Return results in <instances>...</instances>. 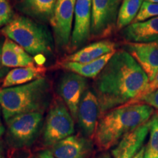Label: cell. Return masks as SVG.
Returning <instances> with one entry per match:
<instances>
[{"mask_svg": "<svg viewBox=\"0 0 158 158\" xmlns=\"http://www.w3.org/2000/svg\"><path fill=\"white\" fill-rule=\"evenodd\" d=\"M2 32L30 55L49 54L54 49L52 36L48 29L25 16L13 17Z\"/></svg>", "mask_w": 158, "mask_h": 158, "instance_id": "obj_4", "label": "cell"}, {"mask_svg": "<svg viewBox=\"0 0 158 158\" xmlns=\"http://www.w3.org/2000/svg\"><path fill=\"white\" fill-rule=\"evenodd\" d=\"M2 45L0 44V66L2 64Z\"/></svg>", "mask_w": 158, "mask_h": 158, "instance_id": "obj_32", "label": "cell"}, {"mask_svg": "<svg viewBox=\"0 0 158 158\" xmlns=\"http://www.w3.org/2000/svg\"><path fill=\"white\" fill-rule=\"evenodd\" d=\"M144 151H145V147H143L141 150H140L139 152H138L133 158H143Z\"/></svg>", "mask_w": 158, "mask_h": 158, "instance_id": "obj_30", "label": "cell"}, {"mask_svg": "<svg viewBox=\"0 0 158 158\" xmlns=\"http://www.w3.org/2000/svg\"><path fill=\"white\" fill-rule=\"evenodd\" d=\"M86 89V78L75 73H65L59 81V94L74 120H77L78 106Z\"/></svg>", "mask_w": 158, "mask_h": 158, "instance_id": "obj_9", "label": "cell"}, {"mask_svg": "<svg viewBox=\"0 0 158 158\" xmlns=\"http://www.w3.org/2000/svg\"><path fill=\"white\" fill-rule=\"evenodd\" d=\"M0 158H5L3 155V152H2V148L0 146Z\"/></svg>", "mask_w": 158, "mask_h": 158, "instance_id": "obj_33", "label": "cell"}, {"mask_svg": "<svg viewBox=\"0 0 158 158\" xmlns=\"http://www.w3.org/2000/svg\"><path fill=\"white\" fill-rule=\"evenodd\" d=\"M100 117V103L95 93L86 90L79 104L77 116L79 127L85 137L94 138Z\"/></svg>", "mask_w": 158, "mask_h": 158, "instance_id": "obj_10", "label": "cell"}, {"mask_svg": "<svg viewBox=\"0 0 158 158\" xmlns=\"http://www.w3.org/2000/svg\"><path fill=\"white\" fill-rule=\"evenodd\" d=\"M124 40L130 43H151L158 41V17L141 22L132 23L122 31Z\"/></svg>", "mask_w": 158, "mask_h": 158, "instance_id": "obj_15", "label": "cell"}, {"mask_svg": "<svg viewBox=\"0 0 158 158\" xmlns=\"http://www.w3.org/2000/svg\"><path fill=\"white\" fill-rule=\"evenodd\" d=\"M74 119L70 110L60 100L51 104L44 124L43 142L45 147H52L57 142L74 133Z\"/></svg>", "mask_w": 158, "mask_h": 158, "instance_id": "obj_6", "label": "cell"}, {"mask_svg": "<svg viewBox=\"0 0 158 158\" xmlns=\"http://www.w3.org/2000/svg\"><path fill=\"white\" fill-rule=\"evenodd\" d=\"M13 158H39L38 156L35 155L34 154L27 151L26 149H23L21 151L18 152Z\"/></svg>", "mask_w": 158, "mask_h": 158, "instance_id": "obj_27", "label": "cell"}, {"mask_svg": "<svg viewBox=\"0 0 158 158\" xmlns=\"http://www.w3.org/2000/svg\"><path fill=\"white\" fill-rule=\"evenodd\" d=\"M45 68L41 66L24 67L11 70L4 79L2 88L13 87L28 84L44 77Z\"/></svg>", "mask_w": 158, "mask_h": 158, "instance_id": "obj_19", "label": "cell"}, {"mask_svg": "<svg viewBox=\"0 0 158 158\" xmlns=\"http://www.w3.org/2000/svg\"><path fill=\"white\" fill-rule=\"evenodd\" d=\"M116 43L109 40H101L92 43L73 54L68 55L63 62L87 63L96 60L104 55L116 51Z\"/></svg>", "mask_w": 158, "mask_h": 158, "instance_id": "obj_17", "label": "cell"}, {"mask_svg": "<svg viewBox=\"0 0 158 158\" xmlns=\"http://www.w3.org/2000/svg\"><path fill=\"white\" fill-rule=\"evenodd\" d=\"M92 0H76L74 27L70 40L72 51L82 46L91 37Z\"/></svg>", "mask_w": 158, "mask_h": 158, "instance_id": "obj_11", "label": "cell"}, {"mask_svg": "<svg viewBox=\"0 0 158 158\" xmlns=\"http://www.w3.org/2000/svg\"><path fill=\"white\" fill-rule=\"evenodd\" d=\"M76 0H57L50 19L56 44L61 48L70 44Z\"/></svg>", "mask_w": 158, "mask_h": 158, "instance_id": "obj_8", "label": "cell"}, {"mask_svg": "<svg viewBox=\"0 0 158 158\" xmlns=\"http://www.w3.org/2000/svg\"><path fill=\"white\" fill-rule=\"evenodd\" d=\"M150 136L143 158H158V113L151 118Z\"/></svg>", "mask_w": 158, "mask_h": 158, "instance_id": "obj_22", "label": "cell"}, {"mask_svg": "<svg viewBox=\"0 0 158 158\" xmlns=\"http://www.w3.org/2000/svg\"><path fill=\"white\" fill-rule=\"evenodd\" d=\"M122 0H92L91 36L103 38L116 29V21Z\"/></svg>", "mask_w": 158, "mask_h": 158, "instance_id": "obj_7", "label": "cell"}, {"mask_svg": "<svg viewBox=\"0 0 158 158\" xmlns=\"http://www.w3.org/2000/svg\"><path fill=\"white\" fill-rule=\"evenodd\" d=\"M51 100V86L45 77L21 86L0 89V108L5 121L19 114H43Z\"/></svg>", "mask_w": 158, "mask_h": 158, "instance_id": "obj_3", "label": "cell"}, {"mask_svg": "<svg viewBox=\"0 0 158 158\" xmlns=\"http://www.w3.org/2000/svg\"><path fill=\"white\" fill-rule=\"evenodd\" d=\"M9 0H0V27L6 26L13 18Z\"/></svg>", "mask_w": 158, "mask_h": 158, "instance_id": "obj_24", "label": "cell"}, {"mask_svg": "<svg viewBox=\"0 0 158 158\" xmlns=\"http://www.w3.org/2000/svg\"><path fill=\"white\" fill-rule=\"evenodd\" d=\"M145 1L149 2H152V3H158V0H145Z\"/></svg>", "mask_w": 158, "mask_h": 158, "instance_id": "obj_34", "label": "cell"}, {"mask_svg": "<svg viewBox=\"0 0 158 158\" xmlns=\"http://www.w3.org/2000/svg\"><path fill=\"white\" fill-rule=\"evenodd\" d=\"M92 148V143L89 138L70 135L57 142L49 150L55 158H88Z\"/></svg>", "mask_w": 158, "mask_h": 158, "instance_id": "obj_13", "label": "cell"}, {"mask_svg": "<svg viewBox=\"0 0 158 158\" xmlns=\"http://www.w3.org/2000/svg\"><path fill=\"white\" fill-rule=\"evenodd\" d=\"M151 119L123 136L117 146L112 150L114 158H133L143 147L149 133Z\"/></svg>", "mask_w": 158, "mask_h": 158, "instance_id": "obj_14", "label": "cell"}, {"mask_svg": "<svg viewBox=\"0 0 158 158\" xmlns=\"http://www.w3.org/2000/svg\"><path fill=\"white\" fill-rule=\"evenodd\" d=\"M154 113L151 106L135 104L120 106L106 112L98 122L94 142L106 151L117 144L122 137L149 121Z\"/></svg>", "mask_w": 158, "mask_h": 158, "instance_id": "obj_2", "label": "cell"}, {"mask_svg": "<svg viewBox=\"0 0 158 158\" xmlns=\"http://www.w3.org/2000/svg\"><path fill=\"white\" fill-rule=\"evenodd\" d=\"M158 17V3L149 2L143 1L141 9L133 23L141 22L149 19Z\"/></svg>", "mask_w": 158, "mask_h": 158, "instance_id": "obj_23", "label": "cell"}, {"mask_svg": "<svg viewBox=\"0 0 158 158\" xmlns=\"http://www.w3.org/2000/svg\"><path fill=\"white\" fill-rule=\"evenodd\" d=\"M126 50L135 59L152 81L158 73V41L130 43L124 44Z\"/></svg>", "mask_w": 158, "mask_h": 158, "instance_id": "obj_12", "label": "cell"}, {"mask_svg": "<svg viewBox=\"0 0 158 158\" xmlns=\"http://www.w3.org/2000/svg\"><path fill=\"white\" fill-rule=\"evenodd\" d=\"M1 108H0V138L2 136V135L5 133V127H4L2 122V118H1Z\"/></svg>", "mask_w": 158, "mask_h": 158, "instance_id": "obj_29", "label": "cell"}, {"mask_svg": "<svg viewBox=\"0 0 158 158\" xmlns=\"http://www.w3.org/2000/svg\"><path fill=\"white\" fill-rule=\"evenodd\" d=\"M135 104H145L158 110V89L143 96Z\"/></svg>", "mask_w": 158, "mask_h": 158, "instance_id": "obj_25", "label": "cell"}, {"mask_svg": "<svg viewBox=\"0 0 158 158\" xmlns=\"http://www.w3.org/2000/svg\"><path fill=\"white\" fill-rule=\"evenodd\" d=\"M2 64L6 68H24L35 66V61L19 45L7 38L2 48Z\"/></svg>", "mask_w": 158, "mask_h": 158, "instance_id": "obj_16", "label": "cell"}, {"mask_svg": "<svg viewBox=\"0 0 158 158\" xmlns=\"http://www.w3.org/2000/svg\"><path fill=\"white\" fill-rule=\"evenodd\" d=\"M98 158H111L110 154L108 152H104L100 155Z\"/></svg>", "mask_w": 158, "mask_h": 158, "instance_id": "obj_31", "label": "cell"}, {"mask_svg": "<svg viewBox=\"0 0 158 158\" xmlns=\"http://www.w3.org/2000/svg\"><path fill=\"white\" fill-rule=\"evenodd\" d=\"M157 89H158V73H157V74L156 75L155 78H154L152 81H150L149 84H148L147 87L145 88V89H144L143 92H141V93H140L139 94H138L137 98H135L134 100H132V101L130 102L129 104H127V106L135 105L136 103V102L138 101V100H139V99L142 98V97L146 95V94H147L149 93H151V92H154V91H155Z\"/></svg>", "mask_w": 158, "mask_h": 158, "instance_id": "obj_26", "label": "cell"}, {"mask_svg": "<svg viewBox=\"0 0 158 158\" xmlns=\"http://www.w3.org/2000/svg\"><path fill=\"white\" fill-rule=\"evenodd\" d=\"M57 0H21V10L43 21H50Z\"/></svg>", "mask_w": 158, "mask_h": 158, "instance_id": "obj_20", "label": "cell"}, {"mask_svg": "<svg viewBox=\"0 0 158 158\" xmlns=\"http://www.w3.org/2000/svg\"><path fill=\"white\" fill-rule=\"evenodd\" d=\"M39 158H55L54 155L51 154L50 150L46 149V150H43V151H40L38 153Z\"/></svg>", "mask_w": 158, "mask_h": 158, "instance_id": "obj_28", "label": "cell"}, {"mask_svg": "<svg viewBox=\"0 0 158 158\" xmlns=\"http://www.w3.org/2000/svg\"><path fill=\"white\" fill-rule=\"evenodd\" d=\"M6 122L9 145L14 149H25L36 141L42 131L43 114L34 112L19 114Z\"/></svg>", "mask_w": 158, "mask_h": 158, "instance_id": "obj_5", "label": "cell"}, {"mask_svg": "<svg viewBox=\"0 0 158 158\" xmlns=\"http://www.w3.org/2000/svg\"><path fill=\"white\" fill-rule=\"evenodd\" d=\"M116 51L104 55L100 58L90 62L77 63L62 62L60 63V66L63 69L68 70L70 72L75 73L84 78H95L103 70V68L108 64Z\"/></svg>", "mask_w": 158, "mask_h": 158, "instance_id": "obj_18", "label": "cell"}, {"mask_svg": "<svg viewBox=\"0 0 158 158\" xmlns=\"http://www.w3.org/2000/svg\"><path fill=\"white\" fill-rule=\"evenodd\" d=\"M149 83L147 75L127 51H116L94 80L100 116L114 108L127 106Z\"/></svg>", "mask_w": 158, "mask_h": 158, "instance_id": "obj_1", "label": "cell"}, {"mask_svg": "<svg viewBox=\"0 0 158 158\" xmlns=\"http://www.w3.org/2000/svg\"><path fill=\"white\" fill-rule=\"evenodd\" d=\"M143 0H123L118 10L116 29H124L131 24L137 16Z\"/></svg>", "mask_w": 158, "mask_h": 158, "instance_id": "obj_21", "label": "cell"}]
</instances>
